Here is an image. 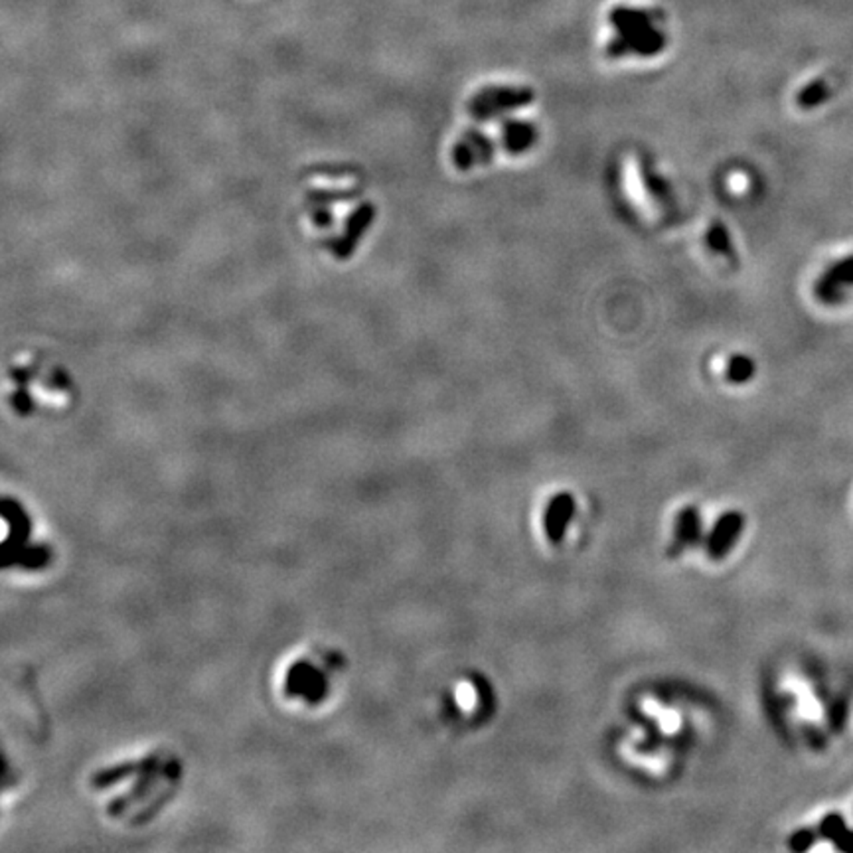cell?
Masks as SVG:
<instances>
[{
	"label": "cell",
	"mask_w": 853,
	"mask_h": 853,
	"mask_svg": "<svg viewBox=\"0 0 853 853\" xmlns=\"http://www.w3.org/2000/svg\"><path fill=\"white\" fill-rule=\"evenodd\" d=\"M611 23L617 30V38L611 44V52L617 53H654L662 46V34L652 28L650 16L642 10L619 6L611 13Z\"/></svg>",
	"instance_id": "cell-1"
},
{
	"label": "cell",
	"mask_w": 853,
	"mask_h": 853,
	"mask_svg": "<svg viewBox=\"0 0 853 853\" xmlns=\"http://www.w3.org/2000/svg\"><path fill=\"white\" fill-rule=\"evenodd\" d=\"M816 831L820 839L831 841V844H834L839 851L853 853V829L848 828L846 818L841 814L831 812L824 816L822 820H820Z\"/></svg>",
	"instance_id": "cell-4"
},
{
	"label": "cell",
	"mask_w": 853,
	"mask_h": 853,
	"mask_svg": "<svg viewBox=\"0 0 853 853\" xmlns=\"http://www.w3.org/2000/svg\"><path fill=\"white\" fill-rule=\"evenodd\" d=\"M818 839L820 838H818L816 829L804 828V829L794 831V834L788 838V848H791L792 851H806V849L812 848Z\"/></svg>",
	"instance_id": "cell-5"
},
{
	"label": "cell",
	"mask_w": 853,
	"mask_h": 853,
	"mask_svg": "<svg viewBox=\"0 0 853 853\" xmlns=\"http://www.w3.org/2000/svg\"><path fill=\"white\" fill-rule=\"evenodd\" d=\"M743 527H744V517L739 512L731 510V512L721 514L717 517V522L714 524V527H711L709 535L706 537L707 557L714 561L727 557L733 545L737 544Z\"/></svg>",
	"instance_id": "cell-2"
},
{
	"label": "cell",
	"mask_w": 853,
	"mask_h": 853,
	"mask_svg": "<svg viewBox=\"0 0 853 853\" xmlns=\"http://www.w3.org/2000/svg\"><path fill=\"white\" fill-rule=\"evenodd\" d=\"M701 542V514L697 507L686 506L676 516L674 524V545L669 552L678 554L686 547H692Z\"/></svg>",
	"instance_id": "cell-3"
}]
</instances>
